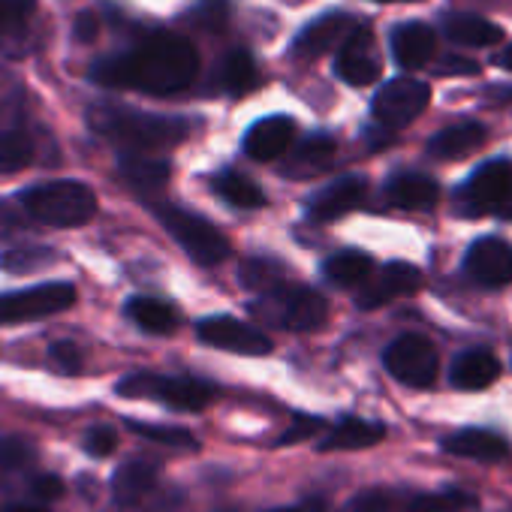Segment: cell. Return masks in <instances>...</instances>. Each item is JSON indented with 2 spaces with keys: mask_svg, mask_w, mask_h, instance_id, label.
Returning <instances> with one entry per match:
<instances>
[{
  "mask_svg": "<svg viewBox=\"0 0 512 512\" xmlns=\"http://www.w3.org/2000/svg\"><path fill=\"white\" fill-rule=\"evenodd\" d=\"M199 73V55L190 40L175 34H154L133 49L100 58L91 67V79L106 88H130L145 94H178L193 85Z\"/></svg>",
  "mask_w": 512,
  "mask_h": 512,
  "instance_id": "cell-1",
  "label": "cell"
},
{
  "mask_svg": "<svg viewBox=\"0 0 512 512\" xmlns=\"http://www.w3.org/2000/svg\"><path fill=\"white\" fill-rule=\"evenodd\" d=\"M88 127L97 136L109 139L112 145L127 148V154H148V151L175 148L190 133V124L184 118L151 115V112L115 106V103L91 106Z\"/></svg>",
  "mask_w": 512,
  "mask_h": 512,
  "instance_id": "cell-2",
  "label": "cell"
},
{
  "mask_svg": "<svg viewBox=\"0 0 512 512\" xmlns=\"http://www.w3.org/2000/svg\"><path fill=\"white\" fill-rule=\"evenodd\" d=\"M19 202L34 220H40L46 226H58V229L85 226L97 214L94 190L88 184L70 181V178L34 184L19 193Z\"/></svg>",
  "mask_w": 512,
  "mask_h": 512,
  "instance_id": "cell-3",
  "label": "cell"
},
{
  "mask_svg": "<svg viewBox=\"0 0 512 512\" xmlns=\"http://www.w3.org/2000/svg\"><path fill=\"white\" fill-rule=\"evenodd\" d=\"M250 314L284 332H317L329 317V302L323 293L284 281L281 287L260 293L250 302Z\"/></svg>",
  "mask_w": 512,
  "mask_h": 512,
  "instance_id": "cell-4",
  "label": "cell"
},
{
  "mask_svg": "<svg viewBox=\"0 0 512 512\" xmlns=\"http://www.w3.org/2000/svg\"><path fill=\"white\" fill-rule=\"evenodd\" d=\"M121 398L133 401H157L172 410H205L214 398L217 389L205 380L196 377H166V374H130L118 383L115 389Z\"/></svg>",
  "mask_w": 512,
  "mask_h": 512,
  "instance_id": "cell-5",
  "label": "cell"
},
{
  "mask_svg": "<svg viewBox=\"0 0 512 512\" xmlns=\"http://www.w3.org/2000/svg\"><path fill=\"white\" fill-rule=\"evenodd\" d=\"M154 214L193 263L220 266L229 256V238L205 217H199L181 205H154Z\"/></svg>",
  "mask_w": 512,
  "mask_h": 512,
  "instance_id": "cell-6",
  "label": "cell"
},
{
  "mask_svg": "<svg viewBox=\"0 0 512 512\" xmlns=\"http://www.w3.org/2000/svg\"><path fill=\"white\" fill-rule=\"evenodd\" d=\"M461 199L470 214H497L512 220V160L482 163L467 178Z\"/></svg>",
  "mask_w": 512,
  "mask_h": 512,
  "instance_id": "cell-7",
  "label": "cell"
},
{
  "mask_svg": "<svg viewBox=\"0 0 512 512\" xmlns=\"http://www.w3.org/2000/svg\"><path fill=\"white\" fill-rule=\"evenodd\" d=\"M76 305V287L73 284H40L31 290L0 293V326L16 323H34L55 317Z\"/></svg>",
  "mask_w": 512,
  "mask_h": 512,
  "instance_id": "cell-8",
  "label": "cell"
},
{
  "mask_svg": "<svg viewBox=\"0 0 512 512\" xmlns=\"http://www.w3.org/2000/svg\"><path fill=\"white\" fill-rule=\"evenodd\" d=\"M383 365L395 380H401L404 386H413V389H428L437 380V371H440L437 350L422 335L395 338L383 353Z\"/></svg>",
  "mask_w": 512,
  "mask_h": 512,
  "instance_id": "cell-9",
  "label": "cell"
},
{
  "mask_svg": "<svg viewBox=\"0 0 512 512\" xmlns=\"http://www.w3.org/2000/svg\"><path fill=\"white\" fill-rule=\"evenodd\" d=\"M428 103H431V88L425 82L392 79L377 91L371 112H374L377 124H383L386 130H401V127L413 124L428 109Z\"/></svg>",
  "mask_w": 512,
  "mask_h": 512,
  "instance_id": "cell-10",
  "label": "cell"
},
{
  "mask_svg": "<svg viewBox=\"0 0 512 512\" xmlns=\"http://www.w3.org/2000/svg\"><path fill=\"white\" fill-rule=\"evenodd\" d=\"M196 335L202 344L223 350V353H235V356H269L275 347L266 332H260L250 323H241L235 317H220V314L199 320Z\"/></svg>",
  "mask_w": 512,
  "mask_h": 512,
  "instance_id": "cell-11",
  "label": "cell"
},
{
  "mask_svg": "<svg viewBox=\"0 0 512 512\" xmlns=\"http://www.w3.org/2000/svg\"><path fill=\"white\" fill-rule=\"evenodd\" d=\"M464 272L485 290L512 284V244L503 238H479L464 256Z\"/></svg>",
  "mask_w": 512,
  "mask_h": 512,
  "instance_id": "cell-12",
  "label": "cell"
},
{
  "mask_svg": "<svg viewBox=\"0 0 512 512\" xmlns=\"http://www.w3.org/2000/svg\"><path fill=\"white\" fill-rule=\"evenodd\" d=\"M380 52H377V40L371 34V28H356L344 46L338 49V61H335V73L347 82V85H356V88H365V85H374L377 76H380Z\"/></svg>",
  "mask_w": 512,
  "mask_h": 512,
  "instance_id": "cell-13",
  "label": "cell"
},
{
  "mask_svg": "<svg viewBox=\"0 0 512 512\" xmlns=\"http://www.w3.org/2000/svg\"><path fill=\"white\" fill-rule=\"evenodd\" d=\"M422 287V272L410 263H389L383 266L377 275H371L359 296H356V305L362 311H374V308H383L401 296H413L416 290Z\"/></svg>",
  "mask_w": 512,
  "mask_h": 512,
  "instance_id": "cell-14",
  "label": "cell"
},
{
  "mask_svg": "<svg viewBox=\"0 0 512 512\" xmlns=\"http://www.w3.org/2000/svg\"><path fill=\"white\" fill-rule=\"evenodd\" d=\"M359 25L347 13H326L317 22H311L293 43V55L302 61H314L332 49H341L344 40L356 31Z\"/></svg>",
  "mask_w": 512,
  "mask_h": 512,
  "instance_id": "cell-15",
  "label": "cell"
},
{
  "mask_svg": "<svg viewBox=\"0 0 512 512\" xmlns=\"http://www.w3.org/2000/svg\"><path fill=\"white\" fill-rule=\"evenodd\" d=\"M365 196H368V181L362 175H344L332 181L329 187H323L320 193H314V199L308 202V217L320 223L338 220L350 214L353 208H359Z\"/></svg>",
  "mask_w": 512,
  "mask_h": 512,
  "instance_id": "cell-16",
  "label": "cell"
},
{
  "mask_svg": "<svg viewBox=\"0 0 512 512\" xmlns=\"http://www.w3.org/2000/svg\"><path fill=\"white\" fill-rule=\"evenodd\" d=\"M293 142H296V121L287 118V115H272V118L256 121L247 130V136H244V154L250 160L269 163V160L284 157Z\"/></svg>",
  "mask_w": 512,
  "mask_h": 512,
  "instance_id": "cell-17",
  "label": "cell"
},
{
  "mask_svg": "<svg viewBox=\"0 0 512 512\" xmlns=\"http://www.w3.org/2000/svg\"><path fill=\"white\" fill-rule=\"evenodd\" d=\"M160 479V464L154 458H130L112 476V497L121 509L142 503Z\"/></svg>",
  "mask_w": 512,
  "mask_h": 512,
  "instance_id": "cell-18",
  "label": "cell"
},
{
  "mask_svg": "<svg viewBox=\"0 0 512 512\" xmlns=\"http://www.w3.org/2000/svg\"><path fill=\"white\" fill-rule=\"evenodd\" d=\"M335 160V139L326 133H314L308 139H302L299 145H290V151L284 154L281 163V175L284 178H314L320 172H326Z\"/></svg>",
  "mask_w": 512,
  "mask_h": 512,
  "instance_id": "cell-19",
  "label": "cell"
},
{
  "mask_svg": "<svg viewBox=\"0 0 512 512\" xmlns=\"http://www.w3.org/2000/svg\"><path fill=\"white\" fill-rule=\"evenodd\" d=\"M386 199L404 211H428L437 205L440 187L434 178H428L422 172H395L386 181Z\"/></svg>",
  "mask_w": 512,
  "mask_h": 512,
  "instance_id": "cell-20",
  "label": "cell"
},
{
  "mask_svg": "<svg viewBox=\"0 0 512 512\" xmlns=\"http://www.w3.org/2000/svg\"><path fill=\"white\" fill-rule=\"evenodd\" d=\"M443 449L449 455L470 458V461H482V464H497V461H506V455H509V443L500 434L485 431V428L455 431L452 437L443 440Z\"/></svg>",
  "mask_w": 512,
  "mask_h": 512,
  "instance_id": "cell-21",
  "label": "cell"
},
{
  "mask_svg": "<svg viewBox=\"0 0 512 512\" xmlns=\"http://www.w3.org/2000/svg\"><path fill=\"white\" fill-rule=\"evenodd\" d=\"M434 52H437V37L428 25L407 22L392 31V55H395L398 67L419 70L434 58Z\"/></svg>",
  "mask_w": 512,
  "mask_h": 512,
  "instance_id": "cell-22",
  "label": "cell"
},
{
  "mask_svg": "<svg viewBox=\"0 0 512 512\" xmlns=\"http://www.w3.org/2000/svg\"><path fill=\"white\" fill-rule=\"evenodd\" d=\"M37 0H0V49L19 58L28 52Z\"/></svg>",
  "mask_w": 512,
  "mask_h": 512,
  "instance_id": "cell-23",
  "label": "cell"
},
{
  "mask_svg": "<svg viewBox=\"0 0 512 512\" xmlns=\"http://www.w3.org/2000/svg\"><path fill=\"white\" fill-rule=\"evenodd\" d=\"M386 437V428L380 422H368V419H356L347 416L341 419L323 440H320V452H353V449H368L377 446Z\"/></svg>",
  "mask_w": 512,
  "mask_h": 512,
  "instance_id": "cell-24",
  "label": "cell"
},
{
  "mask_svg": "<svg viewBox=\"0 0 512 512\" xmlns=\"http://www.w3.org/2000/svg\"><path fill=\"white\" fill-rule=\"evenodd\" d=\"M482 142H485V127L479 121H461V124L440 130L428 142V154L434 160H461L473 154L476 148H482Z\"/></svg>",
  "mask_w": 512,
  "mask_h": 512,
  "instance_id": "cell-25",
  "label": "cell"
},
{
  "mask_svg": "<svg viewBox=\"0 0 512 512\" xmlns=\"http://www.w3.org/2000/svg\"><path fill=\"white\" fill-rule=\"evenodd\" d=\"M497 374H500V365H497V359H494L491 350H467V353H461V356L452 362V368H449V383H452L455 389L473 392V389L491 386V383L497 380Z\"/></svg>",
  "mask_w": 512,
  "mask_h": 512,
  "instance_id": "cell-26",
  "label": "cell"
},
{
  "mask_svg": "<svg viewBox=\"0 0 512 512\" xmlns=\"http://www.w3.org/2000/svg\"><path fill=\"white\" fill-rule=\"evenodd\" d=\"M214 85L229 94V97H241V94H250L256 85H260V70H256V61L250 52L244 49H235L229 52L217 70H214Z\"/></svg>",
  "mask_w": 512,
  "mask_h": 512,
  "instance_id": "cell-27",
  "label": "cell"
},
{
  "mask_svg": "<svg viewBox=\"0 0 512 512\" xmlns=\"http://www.w3.org/2000/svg\"><path fill=\"white\" fill-rule=\"evenodd\" d=\"M118 172L133 190L157 193V190H163L169 184L172 166L166 160H157V157H148V154H124L121 163H118Z\"/></svg>",
  "mask_w": 512,
  "mask_h": 512,
  "instance_id": "cell-28",
  "label": "cell"
},
{
  "mask_svg": "<svg viewBox=\"0 0 512 512\" xmlns=\"http://www.w3.org/2000/svg\"><path fill=\"white\" fill-rule=\"evenodd\" d=\"M127 317L148 335H172L178 329V311L151 296H133L127 302Z\"/></svg>",
  "mask_w": 512,
  "mask_h": 512,
  "instance_id": "cell-29",
  "label": "cell"
},
{
  "mask_svg": "<svg viewBox=\"0 0 512 512\" xmlns=\"http://www.w3.org/2000/svg\"><path fill=\"white\" fill-rule=\"evenodd\" d=\"M443 34L458 43V46H494L503 40V31L497 25H491L482 16H467V13H455L443 19Z\"/></svg>",
  "mask_w": 512,
  "mask_h": 512,
  "instance_id": "cell-30",
  "label": "cell"
},
{
  "mask_svg": "<svg viewBox=\"0 0 512 512\" xmlns=\"http://www.w3.org/2000/svg\"><path fill=\"white\" fill-rule=\"evenodd\" d=\"M211 187H214V193H217L223 202H229V205H235V208H263V205H266L263 187L256 184L253 178L235 172V169L217 172V175L211 178Z\"/></svg>",
  "mask_w": 512,
  "mask_h": 512,
  "instance_id": "cell-31",
  "label": "cell"
},
{
  "mask_svg": "<svg viewBox=\"0 0 512 512\" xmlns=\"http://www.w3.org/2000/svg\"><path fill=\"white\" fill-rule=\"evenodd\" d=\"M326 278L338 287H362L374 275V260L362 250H341L323 266Z\"/></svg>",
  "mask_w": 512,
  "mask_h": 512,
  "instance_id": "cell-32",
  "label": "cell"
},
{
  "mask_svg": "<svg viewBox=\"0 0 512 512\" xmlns=\"http://www.w3.org/2000/svg\"><path fill=\"white\" fill-rule=\"evenodd\" d=\"M55 260H58V253L46 244H22V247H10L0 253V269L10 275H31V272L52 266Z\"/></svg>",
  "mask_w": 512,
  "mask_h": 512,
  "instance_id": "cell-33",
  "label": "cell"
},
{
  "mask_svg": "<svg viewBox=\"0 0 512 512\" xmlns=\"http://www.w3.org/2000/svg\"><path fill=\"white\" fill-rule=\"evenodd\" d=\"M287 281L284 266L278 260H269V256H253L241 266V287L253 290V293H269L275 287H281Z\"/></svg>",
  "mask_w": 512,
  "mask_h": 512,
  "instance_id": "cell-34",
  "label": "cell"
},
{
  "mask_svg": "<svg viewBox=\"0 0 512 512\" xmlns=\"http://www.w3.org/2000/svg\"><path fill=\"white\" fill-rule=\"evenodd\" d=\"M34 160V142L22 130L0 133V175H10L25 169Z\"/></svg>",
  "mask_w": 512,
  "mask_h": 512,
  "instance_id": "cell-35",
  "label": "cell"
},
{
  "mask_svg": "<svg viewBox=\"0 0 512 512\" xmlns=\"http://www.w3.org/2000/svg\"><path fill=\"white\" fill-rule=\"evenodd\" d=\"M473 506H476V497L473 494L458 491V488H449V491L413 497V503L407 506V512H464V509H473Z\"/></svg>",
  "mask_w": 512,
  "mask_h": 512,
  "instance_id": "cell-36",
  "label": "cell"
},
{
  "mask_svg": "<svg viewBox=\"0 0 512 512\" xmlns=\"http://www.w3.org/2000/svg\"><path fill=\"white\" fill-rule=\"evenodd\" d=\"M127 428L136 431V434H142V437H148V440H154V443L172 446V449H196V446H199V440H196L193 431H187V428L154 425V422H136V419H130Z\"/></svg>",
  "mask_w": 512,
  "mask_h": 512,
  "instance_id": "cell-37",
  "label": "cell"
},
{
  "mask_svg": "<svg viewBox=\"0 0 512 512\" xmlns=\"http://www.w3.org/2000/svg\"><path fill=\"white\" fill-rule=\"evenodd\" d=\"M187 25H193L196 31H205V34H220L229 22V4L226 0H202L199 7H193L187 16H184Z\"/></svg>",
  "mask_w": 512,
  "mask_h": 512,
  "instance_id": "cell-38",
  "label": "cell"
},
{
  "mask_svg": "<svg viewBox=\"0 0 512 512\" xmlns=\"http://www.w3.org/2000/svg\"><path fill=\"white\" fill-rule=\"evenodd\" d=\"M31 458V446L19 437H0V473L22 470Z\"/></svg>",
  "mask_w": 512,
  "mask_h": 512,
  "instance_id": "cell-39",
  "label": "cell"
},
{
  "mask_svg": "<svg viewBox=\"0 0 512 512\" xmlns=\"http://www.w3.org/2000/svg\"><path fill=\"white\" fill-rule=\"evenodd\" d=\"M49 359H52V368L58 374H79L82 371V350L73 341H55L49 347Z\"/></svg>",
  "mask_w": 512,
  "mask_h": 512,
  "instance_id": "cell-40",
  "label": "cell"
},
{
  "mask_svg": "<svg viewBox=\"0 0 512 512\" xmlns=\"http://www.w3.org/2000/svg\"><path fill=\"white\" fill-rule=\"evenodd\" d=\"M326 428V422L320 419V416H305V413H299L296 416V422L278 437V443L275 446H290V443H302V440H308V437H314L317 431H323Z\"/></svg>",
  "mask_w": 512,
  "mask_h": 512,
  "instance_id": "cell-41",
  "label": "cell"
},
{
  "mask_svg": "<svg viewBox=\"0 0 512 512\" xmlns=\"http://www.w3.org/2000/svg\"><path fill=\"white\" fill-rule=\"evenodd\" d=\"M115 446H118V434H115L112 428H106V425H97V428H91V431L85 434V452H88V455L106 458V455L115 452Z\"/></svg>",
  "mask_w": 512,
  "mask_h": 512,
  "instance_id": "cell-42",
  "label": "cell"
},
{
  "mask_svg": "<svg viewBox=\"0 0 512 512\" xmlns=\"http://www.w3.org/2000/svg\"><path fill=\"white\" fill-rule=\"evenodd\" d=\"M347 512H392V497L380 488L374 491H362L359 497L350 500Z\"/></svg>",
  "mask_w": 512,
  "mask_h": 512,
  "instance_id": "cell-43",
  "label": "cell"
},
{
  "mask_svg": "<svg viewBox=\"0 0 512 512\" xmlns=\"http://www.w3.org/2000/svg\"><path fill=\"white\" fill-rule=\"evenodd\" d=\"M31 491H34V497H40V500H58L61 494H64V482H61V476H52V473H43V476H37L34 482H31Z\"/></svg>",
  "mask_w": 512,
  "mask_h": 512,
  "instance_id": "cell-44",
  "label": "cell"
},
{
  "mask_svg": "<svg viewBox=\"0 0 512 512\" xmlns=\"http://www.w3.org/2000/svg\"><path fill=\"white\" fill-rule=\"evenodd\" d=\"M434 73L437 76H476L479 67L473 61H467V58H446L443 67H437Z\"/></svg>",
  "mask_w": 512,
  "mask_h": 512,
  "instance_id": "cell-45",
  "label": "cell"
},
{
  "mask_svg": "<svg viewBox=\"0 0 512 512\" xmlns=\"http://www.w3.org/2000/svg\"><path fill=\"white\" fill-rule=\"evenodd\" d=\"M73 34H76V40L91 43V40L100 34V19H97L94 13H82V16L76 19V25H73Z\"/></svg>",
  "mask_w": 512,
  "mask_h": 512,
  "instance_id": "cell-46",
  "label": "cell"
},
{
  "mask_svg": "<svg viewBox=\"0 0 512 512\" xmlns=\"http://www.w3.org/2000/svg\"><path fill=\"white\" fill-rule=\"evenodd\" d=\"M16 229H19V217L13 214V208L7 202H0V241L16 235Z\"/></svg>",
  "mask_w": 512,
  "mask_h": 512,
  "instance_id": "cell-47",
  "label": "cell"
},
{
  "mask_svg": "<svg viewBox=\"0 0 512 512\" xmlns=\"http://www.w3.org/2000/svg\"><path fill=\"white\" fill-rule=\"evenodd\" d=\"M10 94L16 97L19 85L7 73H0V115H10V109H16V106H10Z\"/></svg>",
  "mask_w": 512,
  "mask_h": 512,
  "instance_id": "cell-48",
  "label": "cell"
},
{
  "mask_svg": "<svg viewBox=\"0 0 512 512\" xmlns=\"http://www.w3.org/2000/svg\"><path fill=\"white\" fill-rule=\"evenodd\" d=\"M326 503L323 500H308V503H299V506H281V509H272V512H323Z\"/></svg>",
  "mask_w": 512,
  "mask_h": 512,
  "instance_id": "cell-49",
  "label": "cell"
},
{
  "mask_svg": "<svg viewBox=\"0 0 512 512\" xmlns=\"http://www.w3.org/2000/svg\"><path fill=\"white\" fill-rule=\"evenodd\" d=\"M494 64H497V67H503V70H512V46H506L503 52H497Z\"/></svg>",
  "mask_w": 512,
  "mask_h": 512,
  "instance_id": "cell-50",
  "label": "cell"
},
{
  "mask_svg": "<svg viewBox=\"0 0 512 512\" xmlns=\"http://www.w3.org/2000/svg\"><path fill=\"white\" fill-rule=\"evenodd\" d=\"M7 512H49V509H40V506H13Z\"/></svg>",
  "mask_w": 512,
  "mask_h": 512,
  "instance_id": "cell-51",
  "label": "cell"
},
{
  "mask_svg": "<svg viewBox=\"0 0 512 512\" xmlns=\"http://www.w3.org/2000/svg\"><path fill=\"white\" fill-rule=\"evenodd\" d=\"M377 4H416V0H377Z\"/></svg>",
  "mask_w": 512,
  "mask_h": 512,
  "instance_id": "cell-52",
  "label": "cell"
}]
</instances>
